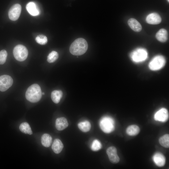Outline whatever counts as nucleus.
<instances>
[{
	"label": "nucleus",
	"instance_id": "1",
	"mask_svg": "<svg viewBox=\"0 0 169 169\" xmlns=\"http://www.w3.org/2000/svg\"><path fill=\"white\" fill-rule=\"evenodd\" d=\"M88 48L86 41L82 38L76 39L71 44L69 51L71 54L74 55H80L84 54Z\"/></svg>",
	"mask_w": 169,
	"mask_h": 169
},
{
	"label": "nucleus",
	"instance_id": "2",
	"mask_svg": "<svg viewBox=\"0 0 169 169\" xmlns=\"http://www.w3.org/2000/svg\"><path fill=\"white\" fill-rule=\"evenodd\" d=\"M42 93L40 86L37 84L30 86L26 92V99L32 103H36L40 100L41 98Z\"/></svg>",
	"mask_w": 169,
	"mask_h": 169
},
{
	"label": "nucleus",
	"instance_id": "3",
	"mask_svg": "<svg viewBox=\"0 0 169 169\" xmlns=\"http://www.w3.org/2000/svg\"><path fill=\"white\" fill-rule=\"evenodd\" d=\"M99 125L101 130L105 133H110L115 130L114 121L109 116L102 117L100 120Z\"/></svg>",
	"mask_w": 169,
	"mask_h": 169
},
{
	"label": "nucleus",
	"instance_id": "4",
	"mask_svg": "<svg viewBox=\"0 0 169 169\" xmlns=\"http://www.w3.org/2000/svg\"><path fill=\"white\" fill-rule=\"evenodd\" d=\"M146 50L142 48H137L131 53L130 57L131 60L136 63H139L145 61L147 58Z\"/></svg>",
	"mask_w": 169,
	"mask_h": 169
},
{
	"label": "nucleus",
	"instance_id": "5",
	"mask_svg": "<svg viewBox=\"0 0 169 169\" xmlns=\"http://www.w3.org/2000/svg\"><path fill=\"white\" fill-rule=\"evenodd\" d=\"M166 60L165 58L161 55L154 57L148 64L149 69L152 71H157L162 69L165 65Z\"/></svg>",
	"mask_w": 169,
	"mask_h": 169
},
{
	"label": "nucleus",
	"instance_id": "6",
	"mask_svg": "<svg viewBox=\"0 0 169 169\" xmlns=\"http://www.w3.org/2000/svg\"><path fill=\"white\" fill-rule=\"evenodd\" d=\"M13 54L15 59L19 61H23L27 58L28 52L24 46L18 44L16 46L13 50Z\"/></svg>",
	"mask_w": 169,
	"mask_h": 169
},
{
	"label": "nucleus",
	"instance_id": "7",
	"mask_svg": "<svg viewBox=\"0 0 169 169\" xmlns=\"http://www.w3.org/2000/svg\"><path fill=\"white\" fill-rule=\"evenodd\" d=\"M13 83L12 78L8 75L0 76V91L4 92L11 86Z\"/></svg>",
	"mask_w": 169,
	"mask_h": 169
},
{
	"label": "nucleus",
	"instance_id": "8",
	"mask_svg": "<svg viewBox=\"0 0 169 169\" xmlns=\"http://www.w3.org/2000/svg\"><path fill=\"white\" fill-rule=\"evenodd\" d=\"M21 6L19 4H16L13 5L9 9L8 15L10 19L12 21L17 20L21 14Z\"/></svg>",
	"mask_w": 169,
	"mask_h": 169
},
{
	"label": "nucleus",
	"instance_id": "9",
	"mask_svg": "<svg viewBox=\"0 0 169 169\" xmlns=\"http://www.w3.org/2000/svg\"><path fill=\"white\" fill-rule=\"evenodd\" d=\"M154 118L156 121L163 122H166L169 118L168 111L164 108L160 109L155 113Z\"/></svg>",
	"mask_w": 169,
	"mask_h": 169
},
{
	"label": "nucleus",
	"instance_id": "10",
	"mask_svg": "<svg viewBox=\"0 0 169 169\" xmlns=\"http://www.w3.org/2000/svg\"><path fill=\"white\" fill-rule=\"evenodd\" d=\"M106 153L110 161L112 163L116 164L120 161V158L117 154V150L114 146L108 148L106 150Z\"/></svg>",
	"mask_w": 169,
	"mask_h": 169
},
{
	"label": "nucleus",
	"instance_id": "11",
	"mask_svg": "<svg viewBox=\"0 0 169 169\" xmlns=\"http://www.w3.org/2000/svg\"><path fill=\"white\" fill-rule=\"evenodd\" d=\"M153 160L155 164L159 167H162L166 163V158L161 153L157 152L155 153L152 157Z\"/></svg>",
	"mask_w": 169,
	"mask_h": 169
},
{
	"label": "nucleus",
	"instance_id": "12",
	"mask_svg": "<svg viewBox=\"0 0 169 169\" xmlns=\"http://www.w3.org/2000/svg\"><path fill=\"white\" fill-rule=\"evenodd\" d=\"M146 22L151 24H157L160 23L161 21L160 16L156 13L149 14L146 19Z\"/></svg>",
	"mask_w": 169,
	"mask_h": 169
},
{
	"label": "nucleus",
	"instance_id": "13",
	"mask_svg": "<svg viewBox=\"0 0 169 169\" xmlns=\"http://www.w3.org/2000/svg\"><path fill=\"white\" fill-rule=\"evenodd\" d=\"M69 124L67 119L64 117L58 118L55 121V127L59 131L63 130L68 126Z\"/></svg>",
	"mask_w": 169,
	"mask_h": 169
},
{
	"label": "nucleus",
	"instance_id": "14",
	"mask_svg": "<svg viewBox=\"0 0 169 169\" xmlns=\"http://www.w3.org/2000/svg\"><path fill=\"white\" fill-rule=\"evenodd\" d=\"M128 23L131 29L135 32H139L142 29L141 24L135 18L129 19L128 21Z\"/></svg>",
	"mask_w": 169,
	"mask_h": 169
},
{
	"label": "nucleus",
	"instance_id": "15",
	"mask_svg": "<svg viewBox=\"0 0 169 169\" xmlns=\"http://www.w3.org/2000/svg\"><path fill=\"white\" fill-rule=\"evenodd\" d=\"M26 8L28 12L32 16H37L39 13V11L34 2L29 3L27 4Z\"/></svg>",
	"mask_w": 169,
	"mask_h": 169
},
{
	"label": "nucleus",
	"instance_id": "16",
	"mask_svg": "<svg viewBox=\"0 0 169 169\" xmlns=\"http://www.w3.org/2000/svg\"><path fill=\"white\" fill-rule=\"evenodd\" d=\"M156 37L159 41L164 43L168 39V33L167 31L164 28L160 29L156 33Z\"/></svg>",
	"mask_w": 169,
	"mask_h": 169
},
{
	"label": "nucleus",
	"instance_id": "17",
	"mask_svg": "<svg viewBox=\"0 0 169 169\" xmlns=\"http://www.w3.org/2000/svg\"><path fill=\"white\" fill-rule=\"evenodd\" d=\"M64 145L59 139H56L54 140L52 146L53 151L56 154L60 153L62 151Z\"/></svg>",
	"mask_w": 169,
	"mask_h": 169
},
{
	"label": "nucleus",
	"instance_id": "18",
	"mask_svg": "<svg viewBox=\"0 0 169 169\" xmlns=\"http://www.w3.org/2000/svg\"><path fill=\"white\" fill-rule=\"evenodd\" d=\"M140 131L139 127L135 125L129 126L126 129V133L129 136H134L138 135Z\"/></svg>",
	"mask_w": 169,
	"mask_h": 169
},
{
	"label": "nucleus",
	"instance_id": "19",
	"mask_svg": "<svg viewBox=\"0 0 169 169\" xmlns=\"http://www.w3.org/2000/svg\"><path fill=\"white\" fill-rule=\"evenodd\" d=\"M52 137L48 134L45 133L41 137V143L45 147H48L50 146L52 144Z\"/></svg>",
	"mask_w": 169,
	"mask_h": 169
},
{
	"label": "nucleus",
	"instance_id": "20",
	"mask_svg": "<svg viewBox=\"0 0 169 169\" xmlns=\"http://www.w3.org/2000/svg\"><path fill=\"white\" fill-rule=\"evenodd\" d=\"M63 96V92L60 90H54L53 91L51 94V98L54 102L56 104L58 103Z\"/></svg>",
	"mask_w": 169,
	"mask_h": 169
},
{
	"label": "nucleus",
	"instance_id": "21",
	"mask_svg": "<svg viewBox=\"0 0 169 169\" xmlns=\"http://www.w3.org/2000/svg\"><path fill=\"white\" fill-rule=\"evenodd\" d=\"M78 126L81 131L86 132L90 130L91 125L89 121L86 120L79 122L78 124Z\"/></svg>",
	"mask_w": 169,
	"mask_h": 169
},
{
	"label": "nucleus",
	"instance_id": "22",
	"mask_svg": "<svg viewBox=\"0 0 169 169\" xmlns=\"http://www.w3.org/2000/svg\"><path fill=\"white\" fill-rule=\"evenodd\" d=\"M19 129L23 133L31 135L33 134L32 131L29 124L26 122L22 123L20 125Z\"/></svg>",
	"mask_w": 169,
	"mask_h": 169
},
{
	"label": "nucleus",
	"instance_id": "23",
	"mask_svg": "<svg viewBox=\"0 0 169 169\" xmlns=\"http://www.w3.org/2000/svg\"><path fill=\"white\" fill-rule=\"evenodd\" d=\"M160 144L162 146L168 148L169 147V135L166 134L161 137L159 140Z\"/></svg>",
	"mask_w": 169,
	"mask_h": 169
},
{
	"label": "nucleus",
	"instance_id": "24",
	"mask_svg": "<svg viewBox=\"0 0 169 169\" xmlns=\"http://www.w3.org/2000/svg\"><path fill=\"white\" fill-rule=\"evenodd\" d=\"M59 57L58 53L54 51H52L47 56V61L49 63H52L56 61Z\"/></svg>",
	"mask_w": 169,
	"mask_h": 169
},
{
	"label": "nucleus",
	"instance_id": "25",
	"mask_svg": "<svg viewBox=\"0 0 169 169\" xmlns=\"http://www.w3.org/2000/svg\"><path fill=\"white\" fill-rule=\"evenodd\" d=\"M102 144L98 140L95 139L93 141L91 146V150L94 151H97L102 148Z\"/></svg>",
	"mask_w": 169,
	"mask_h": 169
},
{
	"label": "nucleus",
	"instance_id": "26",
	"mask_svg": "<svg viewBox=\"0 0 169 169\" xmlns=\"http://www.w3.org/2000/svg\"><path fill=\"white\" fill-rule=\"evenodd\" d=\"M35 40L37 43L41 45L46 44L48 41L46 36L43 34L38 35L36 38Z\"/></svg>",
	"mask_w": 169,
	"mask_h": 169
},
{
	"label": "nucleus",
	"instance_id": "27",
	"mask_svg": "<svg viewBox=\"0 0 169 169\" xmlns=\"http://www.w3.org/2000/svg\"><path fill=\"white\" fill-rule=\"evenodd\" d=\"M7 55V52L6 50L3 49L0 51V64H3L5 63Z\"/></svg>",
	"mask_w": 169,
	"mask_h": 169
},
{
	"label": "nucleus",
	"instance_id": "28",
	"mask_svg": "<svg viewBox=\"0 0 169 169\" xmlns=\"http://www.w3.org/2000/svg\"><path fill=\"white\" fill-rule=\"evenodd\" d=\"M44 93H42V95H44Z\"/></svg>",
	"mask_w": 169,
	"mask_h": 169
},
{
	"label": "nucleus",
	"instance_id": "29",
	"mask_svg": "<svg viewBox=\"0 0 169 169\" xmlns=\"http://www.w3.org/2000/svg\"><path fill=\"white\" fill-rule=\"evenodd\" d=\"M168 0V1L169 2V0Z\"/></svg>",
	"mask_w": 169,
	"mask_h": 169
}]
</instances>
